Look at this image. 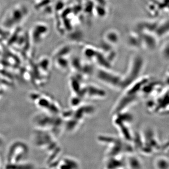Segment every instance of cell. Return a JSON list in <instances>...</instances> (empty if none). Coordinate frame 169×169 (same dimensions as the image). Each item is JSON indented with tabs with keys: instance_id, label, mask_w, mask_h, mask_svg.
<instances>
[{
	"instance_id": "cell-4",
	"label": "cell",
	"mask_w": 169,
	"mask_h": 169,
	"mask_svg": "<svg viewBox=\"0 0 169 169\" xmlns=\"http://www.w3.org/2000/svg\"><path fill=\"white\" fill-rule=\"evenodd\" d=\"M125 162L127 168L132 169L142 168V162L138 157L133 154V152L128 153V156Z\"/></svg>"
},
{
	"instance_id": "cell-5",
	"label": "cell",
	"mask_w": 169,
	"mask_h": 169,
	"mask_svg": "<svg viewBox=\"0 0 169 169\" xmlns=\"http://www.w3.org/2000/svg\"><path fill=\"white\" fill-rule=\"evenodd\" d=\"M60 168H79V164L75 159L66 157L63 159L59 165Z\"/></svg>"
},
{
	"instance_id": "cell-7",
	"label": "cell",
	"mask_w": 169,
	"mask_h": 169,
	"mask_svg": "<svg viewBox=\"0 0 169 169\" xmlns=\"http://www.w3.org/2000/svg\"><path fill=\"white\" fill-rule=\"evenodd\" d=\"M154 165L158 169H167L169 168V161L166 158L158 157L155 160Z\"/></svg>"
},
{
	"instance_id": "cell-1",
	"label": "cell",
	"mask_w": 169,
	"mask_h": 169,
	"mask_svg": "<svg viewBox=\"0 0 169 169\" xmlns=\"http://www.w3.org/2000/svg\"><path fill=\"white\" fill-rule=\"evenodd\" d=\"M28 148L27 146L21 142H16L11 145L8 153L7 159L9 164H16L23 160L27 155Z\"/></svg>"
},
{
	"instance_id": "cell-3",
	"label": "cell",
	"mask_w": 169,
	"mask_h": 169,
	"mask_svg": "<svg viewBox=\"0 0 169 169\" xmlns=\"http://www.w3.org/2000/svg\"><path fill=\"white\" fill-rule=\"evenodd\" d=\"M154 33L158 38H165L169 36V18L156 22Z\"/></svg>"
},
{
	"instance_id": "cell-6",
	"label": "cell",
	"mask_w": 169,
	"mask_h": 169,
	"mask_svg": "<svg viewBox=\"0 0 169 169\" xmlns=\"http://www.w3.org/2000/svg\"><path fill=\"white\" fill-rule=\"evenodd\" d=\"M160 52L162 58L165 61L169 62V39H166L162 43Z\"/></svg>"
},
{
	"instance_id": "cell-2",
	"label": "cell",
	"mask_w": 169,
	"mask_h": 169,
	"mask_svg": "<svg viewBox=\"0 0 169 169\" xmlns=\"http://www.w3.org/2000/svg\"><path fill=\"white\" fill-rule=\"evenodd\" d=\"M81 91L83 92L82 96L83 95L86 97L93 99H98L104 98L106 94L105 92L102 88L92 84L83 86Z\"/></svg>"
},
{
	"instance_id": "cell-8",
	"label": "cell",
	"mask_w": 169,
	"mask_h": 169,
	"mask_svg": "<svg viewBox=\"0 0 169 169\" xmlns=\"http://www.w3.org/2000/svg\"><path fill=\"white\" fill-rule=\"evenodd\" d=\"M164 2H169V0H164Z\"/></svg>"
}]
</instances>
